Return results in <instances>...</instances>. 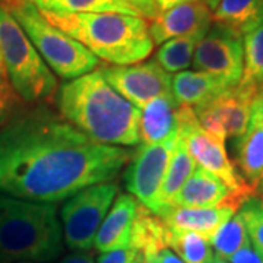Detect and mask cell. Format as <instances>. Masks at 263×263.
<instances>
[{
    "label": "cell",
    "mask_w": 263,
    "mask_h": 263,
    "mask_svg": "<svg viewBox=\"0 0 263 263\" xmlns=\"http://www.w3.org/2000/svg\"><path fill=\"white\" fill-rule=\"evenodd\" d=\"M177 136L184 142L190 157L196 165L206 170L230 189L235 203L241 208L246 200L254 197V192L238 174L234 162L226 149V142L216 139L200 127L195 110L179 105V130Z\"/></svg>",
    "instance_id": "obj_7"
},
{
    "label": "cell",
    "mask_w": 263,
    "mask_h": 263,
    "mask_svg": "<svg viewBox=\"0 0 263 263\" xmlns=\"http://www.w3.org/2000/svg\"><path fill=\"white\" fill-rule=\"evenodd\" d=\"M212 22L245 37L263 24V0H221L212 10Z\"/></svg>",
    "instance_id": "obj_21"
},
{
    "label": "cell",
    "mask_w": 263,
    "mask_h": 263,
    "mask_svg": "<svg viewBox=\"0 0 263 263\" xmlns=\"http://www.w3.org/2000/svg\"><path fill=\"white\" fill-rule=\"evenodd\" d=\"M24 104L9 81L0 76V129L24 111Z\"/></svg>",
    "instance_id": "obj_29"
},
{
    "label": "cell",
    "mask_w": 263,
    "mask_h": 263,
    "mask_svg": "<svg viewBox=\"0 0 263 263\" xmlns=\"http://www.w3.org/2000/svg\"><path fill=\"white\" fill-rule=\"evenodd\" d=\"M171 206L200 209L233 206L237 211L240 209L230 189L214 174L200 167H196L193 174L189 177Z\"/></svg>",
    "instance_id": "obj_14"
},
{
    "label": "cell",
    "mask_w": 263,
    "mask_h": 263,
    "mask_svg": "<svg viewBox=\"0 0 263 263\" xmlns=\"http://www.w3.org/2000/svg\"><path fill=\"white\" fill-rule=\"evenodd\" d=\"M252 110L257 114V117L260 119V122H262L263 124V86L260 88V91L257 92L256 98H254L253 108H252Z\"/></svg>",
    "instance_id": "obj_35"
},
{
    "label": "cell",
    "mask_w": 263,
    "mask_h": 263,
    "mask_svg": "<svg viewBox=\"0 0 263 263\" xmlns=\"http://www.w3.org/2000/svg\"><path fill=\"white\" fill-rule=\"evenodd\" d=\"M202 2H203V3L206 5L208 9H209V10H211V12H212V10L215 9L216 6H218V3H219L221 0H202Z\"/></svg>",
    "instance_id": "obj_37"
},
{
    "label": "cell",
    "mask_w": 263,
    "mask_h": 263,
    "mask_svg": "<svg viewBox=\"0 0 263 263\" xmlns=\"http://www.w3.org/2000/svg\"><path fill=\"white\" fill-rule=\"evenodd\" d=\"M57 263H95V254L92 250L70 252Z\"/></svg>",
    "instance_id": "obj_33"
},
{
    "label": "cell",
    "mask_w": 263,
    "mask_h": 263,
    "mask_svg": "<svg viewBox=\"0 0 263 263\" xmlns=\"http://www.w3.org/2000/svg\"><path fill=\"white\" fill-rule=\"evenodd\" d=\"M259 197H262L263 199V181L262 184H260V189H259Z\"/></svg>",
    "instance_id": "obj_40"
},
{
    "label": "cell",
    "mask_w": 263,
    "mask_h": 263,
    "mask_svg": "<svg viewBox=\"0 0 263 263\" xmlns=\"http://www.w3.org/2000/svg\"><path fill=\"white\" fill-rule=\"evenodd\" d=\"M212 25V13L202 0L180 3L161 12L149 24V35L154 46H161L173 38H202Z\"/></svg>",
    "instance_id": "obj_13"
},
{
    "label": "cell",
    "mask_w": 263,
    "mask_h": 263,
    "mask_svg": "<svg viewBox=\"0 0 263 263\" xmlns=\"http://www.w3.org/2000/svg\"><path fill=\"white\" fill-rule=\"evenodd\" d=\"M233 162L240 177L259 196L263 181V124L253 110L247 130L235 138Z\"/></svg>",
    "instance_id": "obj_17"
},
{
    "label": "cell",
    "mask_w": 263,
    "mask_h": 263,
    "mask_svg": "<svg viewBox=\"0 0 263 263\" xmlns=\"http://www.w3.org/2000/svg\"><path fill=\"white\" fill-rule=\"evenodd\" d=\"M167 249L183 263H212V246L202 235L190 231H171L167 228Z\"/></svg>",
    "instance_id": "obj_24"
},
{
    "label": "cell",
    "mask_w": 263,
    "mask_h": 263,
    "mask_svg": "<svg viewBox=\"0 0 263 263\" xmlns=\"http://www.w3.org/2000/svg\"><path fill=\"white\" fill-rule=\"evenodd\" d=\"M62 119L94 142L110 146L139 145L141 111L105 81L100 67L57 88Z\"/></svg>",
    "instance_id": "obj_2"
},
{
    "label": "cell",
    "mask_w": 263,
    "mask_h": 263,
    "mask_svg": "<svg viewBox=\"0 0 263 263\" xmlns=\"http://www.w3.org/2000/svg\"><path fill=\"white\" fill-rule=\"evenodd\" d=\"M177 136L157 145H141L132 154L124 173V183L129 195L148 209H154L162 179L168 168Z\"/></svg>",
    "instance_id": "obj_12"
},
{
    "label": "cell",
    "mask_w": 263,
    "mask_h": 263,
    "mask_svg": "<svg viewBox=\"0 0 263 263\" xmlns=\"http://www.w3.org/2000/svg\"><path fill=\"white\" fill-rule=\"evenodd\" d=\"M21 263H32V262H21Z\"/></svg>",
    "instance_id": "obj_41"
},
{
    "label": "cell",
    "mask_w": 263,
    "mask_h": 263,
    "mask_svg": "<svg viewBox=\"0 0 263 263\" xmlns=\"http://www.w3.org/2000/svg\"><path fill=\"white\" fill-rule=\"evenodd\" d=\"M0 56L8 81L24 103L46 104L54 98L57 79L38 54L16 19L0 0Z\"/></svg>",
    "instance_id": "obj_6"
},
{
    "label": "cell",
    "mask_w": 263,
    "mask_h": 263,
    "mask_svg": "<svg viewBox=\"0 0 263 263\" xmlns=\"http://www.w3.org/2000/svg\"><path fill=\"white\" fill-rule=\"evenodd\" d=\"M238 214L245 221L250 246L263 259V199L250 197L238 209Z\"/></svg>",
    "instance_id": "obj_28"
},
{
    "label": "cell",
    "mask_w": 263,
    "mask_h": 263,
    "mask_svg": "<svg viewBox=\"0 0 263 263\" xmlns=\"http://www.w3.org/2000/svg\"><path fill=\"white\" fill-rule=\"evenodd\" d=\"M122 2L130 6L132 9L136 10L143 19L146 18L152 21L160 15V9L155 0H122Z\"/></svg>",
    "instance_id": "obj_30"
},
{
    "label": "cell",
    "mask_w": 263,
    "mask_h": 263,
    "mask_svg": "<svg viewBox=\"0 0 263 263\" xmlns=\"http://www.w3.org/2000/svg\"><path fill=\"white\" fill-rule=\"evenodd\" d=\"M212 263H230V262H227V260H224V259H219V257H214V260H212Z\"/></svg>",
    "instance_id": "obj_39"
},
{
    "label": "cell",
    "mask_w": 263,
    "mask_h": 263,
    "mask_svg": "<svg viewBox=\"0 0 263 263\" xmlns=\"http://www.w3.org/2000/svg\"><path fill=\"white\" fill-rule=\"evenodd\" d=\"M0 76L8 79V75H6V69H5V65H3V60H2V56H0Z\"/></svg>",
    "instance_id": "obj_38"
},
{
    "label": "cell",
    "mask_w": 263,
    "mask_h": 263,
    "mask_svg": "<svg viewBox=\"0 0 263 263\" xmlns=\"http://www.w3.org/2000/svg\"><path fill=\"white\" fill-rule=\"evenodd\" d=\"M230 263H263V259L256 253L252 246L241 249L228 260Z\"/></svg>",
    "instance_id": "obj_32"
},
{
    "label": "cell",
    "mask_w": 263,
    "mask_h": 263,
    "mask_svg": "<svg viewBox=\"0 0 263 263\" xmlns=\"http://www.w3.org/2000/svg\"><path fill=\"white\" fill-rule=\"evenodd\" d=\"M40 12L51 25L81 43L98 60L113 66L141 63L154 50L149 24L141 16L122 13L59 15Z\"/></svg>",
    "instance_id": "obj_3"
},
{
    "label": "cell",
    "mask_w": 263,
    "mask_h": 263,
    "mask_svg": "<svg viewBox=\"0 0 263 263\" xmlns=\"http://www.w3.org/2000/svg\"><path fill=\"white\" fill-rule=\"evenodd\" d=\"M138 205L139 202L129 193H122L114 199L95 237L94 247L100 253L127 249L130 246L132 227Z\"/></svg>",
    "instance_id": "obj_15"
},
{
    "label": "cell",
    "mask_w": 263,
    "mask_h": 263,
    "mask_svg": "<svg viewBox=\"0 0 263 263\" xmlns=\"http://www.w3.org/2000/svg\"><path fill=\"white\" fill-rule=\"evenodd\" d=\"M200 38L181 37L173 38L161 44L157 50L155 60L167 73H179L192 65L193 54Z\"/></svg>",
    "instance_id": "obj_26"
},
{
    "label": "cell",
    "mask_w": 263,
    "mask_h": 263,
    "mask_svg": "<svg viewBox=\"0 0 263 263\" xmlns=\"http://www.w3.org/2000/svg\"><path fill=\"white\" fill-rule=\"evenodd\" d=\"M240 86L260 91L263 86V24L243 40V76Z\"/></svg>",
    "instance_id": "obj_25"
},
{
    "label": "cell",
    "mask_w": 263,
    "mask_h": 263,
    "mask_svg": "<svg viewBox=\"0 0 263 263\" xmlns=\"http://www.w3.org/2000/svg\"><path fill=\"white\" fill-rule=\"evenodd\" d=\"M158 263H183L180 260L179 257L176 254L173 253L170 249H164L160 254H158V259H157Z\"/></svg>",
    "instance_id": "obj_34"
},
{
    "label": "cell",
    "mask_w": 263,
    "mask_h": 263,
    "mask_svg": "<svg viewBox=\"0 0 263 263\" xmlns=\"http://www.w3.org/2000/svg\"><path fill=\"white\" fill-rule=\"evenodd\" d=\"M135 263H157L158 254L167 249V227L151 209L138 205L130 234Z\"/></svg>",
    "instance_id": "obj_19"
},
{
    "label": "cell",
    "mask_w": 263,
    "mask_h": 263,
    "mask_svg": "<svg viewBox=\"0 0 263 263\" xmlns=\"http://www.w3.org/2000/svg\"><path fill=\"white\" fill-rule=\"evenodd\" d=\"M179 130V105L173 94H162L143 107L139 117L141 145H157L173 139Z\"/></svg>",
    "instance_id": "obj_18"
},
{
    "label": "cell",
    "mask_w": 263,
    "mask_h": 263,
    "mask_svg": "<svg viewBox=\"0 0 263 263\" xmlns=\"http://www.w3.org/2000/svg\"><path fill=\"white\" fill-rule=\"evenodd\" d=\"M43 12L59 15L76 13H122L130 16H141L135 9L122 0H28ZM142 18V16H141Z\"/></svg>",
    "instance_id": "obj_23"
},
{
    "label": "cell",
    "mask_w": 263,
    "mask_h": 263,
    "mask_svg": "<svg viewBox=\"0 0 263 263\" xmlns=\"http://www.w3.org/2000/svg\"><path fill=\"white\" fill-rule=\"evenodd\" d=\"M119 186L116 181L100 183L70 196L60 209L63 241L70 252L92 250L95 237L107 216Z\"/></svg>",
    "instance_id": "obj_8"
},
{
    "label": "cell",
    "mask_w": 263,
    "mask_h": 263,
    "mask_svg": "<svg viewBox=\"0 0 263 263\" xmlns=\"http://www.w3.org/2000/svg\"><path fill=\"white\" fill-rule=\"evenodd\" d=\"M228 89L214 76L197 72L183 70L171 79V94L177 105L197 108L215 100L219 94Z\"/></svg>",
    "instance_id": "obj_20"
},
{
    "label": "cell",
    "mask_w": 263,
    "mask_h": 263,
    "mask_svg": "<svg viewBox=\"0 0 263 263\" xmlns=\"http://www.w3.org/2000/svg\"><path fill=\"white\" fill-rule=\"evenodd\" d=\"M195 170H196V162L190 157L184 142L177 136L168 168L165 171V176L162 179L158 195L155 199V205L152 209L154 214L160 215L161 212H164L173 205L176 196L179 195L181 187L184 186V183L193 174Z\"/></svg>",
    "instance_id": "obj_22"
},
{
    "label": "cell",
    "mask_w": 263,
    "mask_h": 263,
    "mask_svg": "<svg viewBox=\"0 0 263 263\" xmlns=\"http://www.w3.org/2000/svg\"><path fill=\"white\" fill-rule=\"evenodd\" d=\"M238 212L233 206L200 208L171 206L161 212L160 218L171 231H190L202 235L211 243L218 230Z\"/></svg>",
    "instance_id": "obj_16"
},
{
    "label": "cell",
    "mask_w": 263,
    "mask_h": 263,
    "mask_svg": "<svg viewBox=\"0 0 263 263\" xmlns=\"http://www.w3.org/2000/svg\"><path fill=\"white\" fill-rule=\"evenodd\" d=\"M211 246L212 250H215L216 257L224 259L227 262L237 252L250 246L247 228L238 212L218 230V233L211 240Z\"/></svg>",
    "instance_id": "obj_27"
},
{
    "label": "cell",
    "mask_w": 263,
    "mask_h": 263,
    "mask_svg": "<svg viewBox=\"0 0 263 263\" xmlns=\"http://www.w3.org/2000/svg\"><path fill=\"white\" fill-rule=\"evenodd\" d=\"M130 151L89 139L44 105L22 111L0 129V193L57 203L114 180Z\"/></svg>",
    "instance_id": "obj_1"
},
{
    "label": "cell",
    "mask_w": 263,
    "mask_h": 263,
    "mask_svg": "<svg viewBox=\"0 0 263 263\" xmlns=\"http://www.w3.org/2000/svg\"><path fill=\"white\" fill-rule=\"evenodd\" d=\"M155 2H157V6H158L161 13V12H165V10L177 6L180 3H186V2H192V0H155Z\"/></svg>",
    "instance_id": "obj_36"
},
{
    "label": "cell",
    "mask_w": 263,
    "mask_h": 263,
    "mask_svg": "<svg viewBox=\"0 0 263 263\" xmlns=\"http://www.w3.org/2000/svg\"><path fill=\"white\" fill-rule=\"evenodd\" d=\"M97 263H135V252L130 247L101 253Z\"/></svg>",
    "instance_id": "obj_31"
},
{
    "label": "cell",
    "mask_w": 263,
    "mask_h": 263,
    "mask_svg": "<svg viewBox=\"0 0 263 263\" xmlns=\"http://www.w3.org/2000/svg\"><path fill=\"white\" fill-rule=\"evenodd\" d=\"M48 69L72 81L98 69L100 60L76 40L51 25L28 0H2Z\"/></svg>",
    "instance_id": "obj_5"
},
{
    "label": "cell",
    "mask_w": 263,
    "mask_h": 263,
    "mask_svg": "<svg viewBox=\"0 0 263 263\" xmlns=\"http://www.w3.org/2000/svg\"><path fill=\"white\" fill-rule=\"evenodd\" d=\"M56 203L0 196V263H48L63 252Z\"/></svg>",
    "instance_id": "obj_4"
},
{
    "label": "cell",
    "mask_w": 263,
    "mask_h": 263,
    "mask_svg": "<svg viewBox=\"0 0 263 263\" xmlns=\"http://www.w3.org/2000/svg\"><path fill=\"white\" fill-rule=\"evenodd\" d=\"M192 65L195 70L214 76L227 88H234L243 76V40L214 24L197 43Z\"/></svg>",
    "instance_id": "obj_9"
},
{
    "label": "cell",
    "mask_w": 263,
    "mask_h": 263,
    "mask_svg": "<svg viewBox=\"0 0 263 263\" xmlns=\"http://www.w3.org/2000/svg\"><path fill=\"white\" fill-rule=\"evenodd\" d=\"M100 70L114 91L136 108H143L160 95L171 94L173 76L157 60L129 66H101Z\"/></svg>",
    "instance_id": "obj_11"
},
{
    "label": "cell",
    "mask_w": 263,
    "mask_h": 263,
    "mask_svg": "<svg viewBox=\"0 0 263 263\" xmlns=\"http://www.w3.org/2000/svg\"><path fill=\"white\" fill-rule=\"evenodd\" d=\"M157 263H158V262H157Z\"/></svg>",
    "instance_id": "obj_42"
},
{
    "label": "cell",
    "mask_w": 263,
    "mask_h": 263,
    "mask_svg": "<svg viewBox=\"0 0 263 263\" xmlns=\"http://www.w3.org/2000/svg\"><path fill=\"white\" fill-rule=\"evenodd\" d=\"M257 92L240 85L226 89L211 103L195 108L200 127L222 142L228 138H240L249 127Z\"/></svg>",
    "instance_id": "obj_10"
}]
</instances>
